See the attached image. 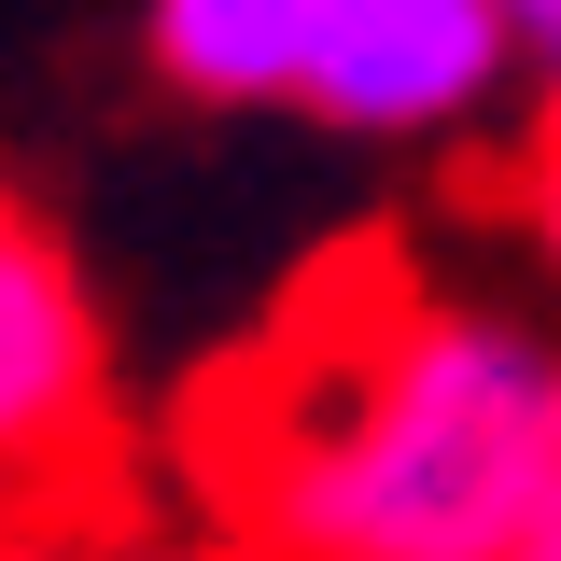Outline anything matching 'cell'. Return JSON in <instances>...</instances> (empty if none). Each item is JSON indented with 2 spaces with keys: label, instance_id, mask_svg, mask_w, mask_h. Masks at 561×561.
<instances>
[{
  "label": "cell",
  "instance_id": "obj_9",
  "mask_svg": "<svg viewBox=\"0 0 561 561\" xmlns=\"http://www.w3.org/2000/svg\"><path fill=\"white\" fill-rule=\"evenodd\" d=\"M548 140H561V70H548Z\"/></svg>",
  "mask_w": 561,
  "mask_h": 561
},
{
  "label": "cell",
  "instance_id": "obj_1",
  "mask_svg": "<svg viewBox=\"0 0 561 561\" xmlns=\"http://www.w3.org/2000/svg\"><path fill=\"white\" fill-rule=\"evenodd\" d=\"M183 463L239 519V561H519L561 491V351L421 295L408 253L365 239L210 365Z\"/></svg>",
  "mask_w": 561,
  "mask_h": 561
},
{
  "label": "cell",
  "instance_id": "obj_8",
  "mask_svg": "<svg viewBox=\"0 0 561 561\" xmlns=\"http://www.w3.org/2000/svg\"><path fill=\"white\" fill-rule=\"evenodd\" d=\"M519 561H561V491L534 505V534H519Z\"/></svg>",
  "mask_w": 561,
  "mask_h": 561
},
{
  "label": "cell",
  "instance_id": "obj_3",
  "mask_svg": "<svg viewBox=\"0 0 561 561\" xmlns=\"http://www.w3.org/2000/svg\"><path fill=\"white\" fill-rule=\"evenodd\" d=\"M519 57L505 0H323L309 28V113H337L365 140H408V127H463Z\"/></svg>",
  "mask_w": 561,
  "mask_h": 561
},
{
  "label": "cell",
  "instance_id": "obj_6",
  "mask_svg": "<svg viewBox=\"0 0 561 561\" xmlns=\"http://www.w3.org/2000/svg\"><path fill=\"white\" fill-rule=\"evenodd\" d=\"M505 28H519V57L561 70V0H505Z\"/></svg>",
  "mask_w": 561,
  "mask_h": 561
},
{
  "label": "cell",
  "instance_id": "obj_4",
  "mask_svg": "<svg viewBox=\"0 0 561 561\" xmlns=\"http://www.w3.org/2000/svg\"><path fill=\"white\" fill-rule=\"evenodd\" d=\"M140 28H154V70L183 99H295L323 0H154Z\"/></svg>",
  "mask_w": 561,
  "mask_h": 561
},
{
  "label": "cell",
  "instance_id": "obj_2",
  "mask_svg": "<svg viewBox=\"0 0 561 561\" xmlns=\"http://www.w3.org/2000/svg\"><path fill=\"white\" fill-rule=\"evenodd\" d=\"M113 491V351L57 225L0 197V519H70Z\"/></svg>",
  "mask_w": 561,
  "mask_h": 561
},
{
  "label": "cell",
  "instance_id": "obj_7",
  "mask_svg": "<svg viewBox=\"0 0 561 561\" xmlns=\"http://www.w3.org/2000/svg\"><path fill=\"white\" fill-rule=\"evenodd\" d=\"M534 239H548V267H561V140H548V169H534Z\"/></svg>",
  "mask_w": 561,
  "mask_h": 561
},
{
  "label": "cell",
  "instance_id": "obj_5",
  "mask_svg": "<svg viewBox=\"0 0 561 561\" xmlns=\"http://www.w3.org/2000/svg\"><path fill=\"white\" fill-rule=\"evenodd\" d=\"M0 561H113V548L70 534V519H0Z\"/></svg>",
  "mask_w": 561,
  "mask_h": 561
}]
</instances>
